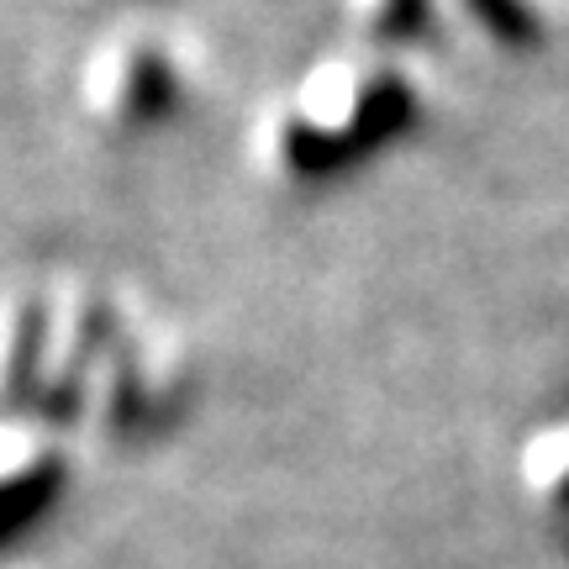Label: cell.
I'll use <instances>...</instances> for the list:
<instances>
[{
    "instance_id": "cell-8",
    "label": "cell",
    "mask_w": 569,
    "mask_h": 569,
    "mask_svg": "<svg viewBox=\"0 0 569 569\" xmlns=\"http://www.w3.org/2000/svg\"><path fill=\"white\" fill-rule=\"evenodd\" d=\"M343 42L422 59L427 42H438L443 27V0H338Z\"/></svg>"
},
{
    "instance_id": "cell-5",
    "label": "cell",
    "mask_w": 569,
    "mask_h": 569,
    "mask_svg": "<svg viewBox=\"0 0 569 569\" xmlns=\"http://www.w3.org/2000/svg\"><path fill=\"white\" fill-rule=\"evenodd\" d=\"M69 475H74V448L63 432L0 417V553L32 538L59 511Z\"/></svg>"
},
{
    "instance_id": "cell-2",
    "label": "cell",
    "mask_w": 569,
    "mask_h": 569,
    "mask_svg": "<svg viewBox=\"0 0 569 569\" xmlns=\"http://www.w3.org/2000/svg\"><path fill=\"white\" fill-rule=\"evenodd\" d=\"M138 296L84 269H32L0 284V417L69 438L80 396Z\"/></svg>"
},
{
    "instance_id": "cell-6",
    "label": "cell",
    "mask_w": 569,
    "mask_h": 569,
    "mask_svg": "<svg viewBox=\"0 0 569 569\" xmlns=\"http://www.w3.org/2000/svg\"><path fill=\"white\" fill-rule=\"evenodd\" d=\"M443 27L490 59H532L553 42L549 0H443Z\"/></svg>"
},
{
    "instance_id": "cell-3",
    "label": "cell",
    "mask_w": 569,
    "mask_h": 569,
    "mask_svg": "<svg viewBox=\"0 0 569 569\" xmlns=\"http://www.w3.org/2000/svg\"><path fill=\"white\" fill-rule=\"evenodd\" d=\"M196 401H201L196 343L169 317L138 301L84 386L80 411L69 422V443L106 448V453L163 443L196 411Z\"/></svg>"
},
{
    "instance_id": "cell-4",
    "label": "cell",
    "mask_w": 569,
    "mask_h": 569,
    "mask_svg": "<svg viewBox=\"0 0 569 569\" xmlns=\"http://www.w3.org/2000/svg\"><path fill=\"white\" fill-rule=\"evenodd\" d=\"M201 53L180 27L159 17H117L84 48L74 69V106L101 142L138 148L196 111Z\"/></svg>"
},
{
    "instance_id": "cell-9",
    "label": "cell",
    "mask_w": 569,
    "mask_h": 569,
    "mask_svg": "<svg viewBox=\"0 0 569 569\" xmlns=\"http://www.w3.org/2000/svg\"><path fill=\"white\" fill-rule=\"evenodd\" d=\"M101 6H117L122 17H153V11L169 6V0H101Z\"/></svg>"
},
{
    "instance_id": "cell-1",
    "label": "cell",
    "mask_w": 569,
    "mask_h": 569,
    "mask_svg": "<svg viewBox=\"0 0 569 569\" xmlns=\"http://www.w3.org/2000/svg\"><path fill=\"white\" fill-rule=\"evenodd\" d=\"M432 122L422 59L338 42L306 59L248 127L253 174L284 196H322L396 159Z\"/></svg>"
},
{
    "instance_id": "cell-7",
    "label": "cell",
    "mask_w": 569,
    "mask_h": 569,
    "mask_svg": "<svg viewBox=\"0 0 569 569\" xmlns=\"http://www.w3.org/2000/svg\"><path fill=\"white\" fill-rule=\"evenodd\" d=\"M517 486L532 522L569 559V411L538 422L517 448Z\"/></svg>"
}]
</instances>
